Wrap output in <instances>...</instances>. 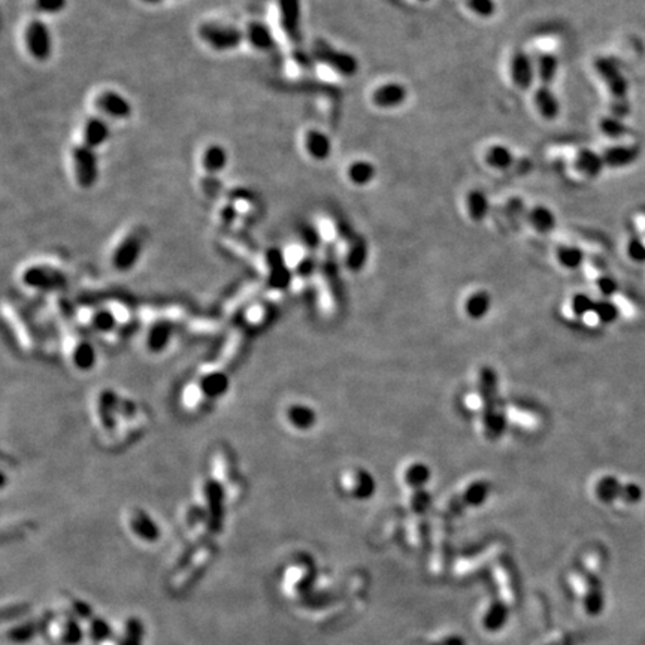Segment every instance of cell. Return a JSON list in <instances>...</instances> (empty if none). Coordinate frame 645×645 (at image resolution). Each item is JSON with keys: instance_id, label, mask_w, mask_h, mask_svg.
<instances>
[{"instance_id": "b9f144b4", "label": "cell", "mask_w": 645, "mask_h": 645, "mask_svg": "<svg viewBox=\"0 0 645 645\" xmlns=\"http://www.w3.org/2000/svg\"><path fill=\"white\" fill-rule=\"evenodd\" d=\"M467 8L479 20H490L496 15L498 5L494 0H464Z\"/></svg>"}, {"instance_id": "bcb514c9", "label": "cell", "mask_w": 645, "mask_h": 645, "mask_svg": "<svg viewBox=\"0 0 645 645\" xmlns=\"http://www.w3.org/2000/svg\"><path fill=\"white\" fill-rule=\"evenodd\" d=\"M620 499L624 503H638L642 499V489L635 483H626L622 487Z\"/></svg>"}, {"instance_id": "f546056e", "label": "cell", "mask_w": 645, "mask_h": 645, "mask_svg": "<svg viewBox=\"0 0 645 645\" xmlns=\"http://www.w3.org/2000/svg\"><path fill=\"white\" fill-rule=\"evenodd\" d=\"M430 469L423 462H410L405 464L400 471V481L407 487V490H418L425 489L426 484L430 481Z\"/></svg>"}, {"instance_id": "e575fe53", "label": "cell", "mask_w": 645, "mask_h": 645, "mask_svg": "<svg viewBox=\"0 0 645 645\" xmlns=\"http://www.w3.org/2000/svg\"><path fill=\"white\" fill-rule=\"evenodd\" d=\"M127 524L130 531L138 536H146V539H157V529H154V523L149 516L139 508H132L127 517Z\"/></svg>"}, {"instance_id": "ba28073f", "label": "cell", "mask_w": 645, "mask_h": 645, "mask_svg": "<svg viewBox=\"0 0 645 645\" xmlns=\"http://www.w3.org/2000/svg\"><path fill=\"white\" fill-rule=\"evenodd\" d=\"M263 277L266 287L275 292L287 289L294 281L287 257L279 248H269L263 256Z\"/></svg>"}, {"instance_id": "f907efd6", "label": "cell", "mask_w": 645, "mask_h": 645, "mask_svg": "<svg viewBox=\"0 0 645 645\" xmlns=\"http://www.w3.org/2000/svg\"><path fill=\"white\" fill-rule=\"evenodd\" d=\"M139 2H142L145 5H160L163 2H166V0H139Z\"/></svg>"}, {"instance_id": "277c9868", "label": "cell", "mask_w": 645, "mask_h": 645, "mask_svg": "<svg viewBox=\"0 0 645 645\" xmlns=\"http://www.w3.org/2000/svg\"><path fill=\"white\" fill-rule=\"evenodd\" d=\"M311 55L317 63H321L330 70H334L342 78H353L360 70V63L356 55L348 51L339 50L323 39L314 42Z\"/></svg>"}, {"instance_id": "484cf974", "label": "cell", "mask_w": 645, "mask_h": 645, "mask_svg": "<svg viewBox=\"0 0 645 645\" xmlns=\"http://www.w3.org/2000/svg\"><path fill=\"white\" fill-rule=\"evenodd\" d=\"M484 164L496 172H506L514 166L516 154L511 148L505 144H491L483 153Z\"/></svg>"}, {"instance_id": "5bb4252c", "label": "cell", "mask_w": 645, "mask_h": 645, "mask_svg": "<svg viewBox=\"0 0 645 645\" xmlns=\"http://www.w3.org/2000/svg\"><path fill=\"white\" fill-rule=\"evenodd\" d=\"M281 420L289 430L304 433L309 432L317 425V412L311 405L294 400L284 405L281 410Z\"/></svg>"}, {"instance_id": "44dd1931", "label": "cell", "mask_w": 645, "mask_h": 645, "mask_svg": "<svg viewBox=\"0 0 645 645\" xmlns=\"http://www.w3.org/2000/svg\"><path fill=\"white\" fill-rule=\"evenodd\" d=\"M595 70L607 84L611 95L617 99H623L627 93V81L617 65L609 58H596Z\"/></svg>"}, {"instance_id": "74e56055", "label": "cell", "mask_w": 645, "mask_h": 645, "mask_svg": "<svg viewBox=\"0 0 645 645\" xmlns=\"http://www.w3.org/2000/svg\"><path fill=\"white\" fill-rule=\"evenodd\" d=\"M274 316V306L269 305L263 301H256L247 305L244 311V317L248 326L262 329L265 324L272 320Z\"/></svg>"}, {"instance_id": "3957f363", "label": "cell", "mask_w": 645, "mask_h": 645, "mask_svg": "<svg viewBox=\"0 0 645 645\" xmlns=\"http://www.w3.org/2000/svg\"><path fill=\"white\" fill-rule=\"evenodd\" d=\"M69 281L65 269L50 263H33L26 266L20 274L23 289L33 293H50L65 289Z\"/></svg>"}, {"instance_id": "ee69618b", "label": "cell", "mask_w": 645, "mask_h": 645, "mask_svg": "<svg viewBox=\"0 0 645 645\" xmlns=\"http://www.w3.org/2000/svg\"><path fill=\"white\" fill-rule=\"evenodd\" d=\"M35 8L42 15H57L68 8V0H35Z\"/></svg>"}, {"instance_id": "d4e9b609", "label": "cell", "mask_w": 645, "mask_h": 645, "mask_svg": "<svg viewBox=\"0 0 645 645\" xmlns=\"http://www.w3.org/2000/svg\"><path fill=\"white\" fill-rule=\"evenodd\" d=\"M524 218H526L528 224L535 233L543 236L553 233L558 226V218L553 209L541 203L528 209L526 214H524Z\"/></svg>"}, {"instance_id": "8992f818", "label": "cell", "mask_w": 645, "mask_h": 645, "mask_svg": "<svg viewBox=\"0 0 645 645\" xmlns=\"http://www.w3.org/2000/svg\"><path fill=\"white\" fill-rule=\"evenodd\" d=\"M23 43L26 53L35 62H48L54 51V39L51 28L42 18L28 20L23 28Z\"/></svg>"}, {"instance_id": "e0dca14e", "label": "cell", "mask_w": 645, "mask_h": 645, "mask_svg": "<svg viewBox=\"0 0 645 645\" xmlns=\"http://www.w3.org/2000/svg\"><path fill=\"white\" fill-rule=\"evenodd\" d=\"M506 420V411L498 402L493 403L483 414L478 415L476 429L479 435L487 441H496L503 433Z\"/></svg>"}, {"instance_id": "5b68a950", "label": "cell", "mask_w": 645, "mask_h": 645, "mask_svg": "<svg viewBox=\"0 0 645 645\" xmlns=\"http://www.w3.org/2000/svg\"><path fill=\"white\" fill-rule=\"evenodd\" d=\"M145 248V235L142 229H133L126 233L111 251L110 263L115 272L126 274L138 265Z\"/></svg>"}, {"instance_id": "60d3db41", "label": "cell", "mask_w": 645, "mask_h": 645, "mask_svg": "<svg viewBox=\"0 0 645 645\" xmlns=\"http://www.w3.org/2000/svg\"><path fill=\"white\" fill-rule=\"evenodd\" d=\"M619 316H620V309L616 304L611 301H597V302H595L593 309L584 319L592 317L597 323L609 324V323L616 321L619 319Z\"/></svg>"}, {"instance_id": "ab89813d", "label": "cell", "mask_w": 645, "mask_h": 645, "mask_svg": "<svg viewBox=\"0 0 645 645\" xmlns=\"http://www.w3.org/2000/svg\"><path fill=\"white\" fill-rule=\"evenodd\" d=\"M490 493V484L486 479H474L462 489V503L476 506L481 505Z\"/></svg>"}, {"instance_id": "836d02e7", "label": "cell", "mask_w": 645, "mask_h": 645, "mask_svg": "<svg viewBox=\"0 0 645 645\" xmlns=\"http://www.w3.org/2000/svg\"><path fill=\"white\" fill-rule=\"evenodd\" d=\"M593 306L595 302L592 301L590 296L584 293H575L565 302L560 314L567 320H580L586 317L593 309Z\"/></svg>"}, {"instance_id": "f1b7e54d", "label": "cell", "mask_w": 645, "mask_h": 645, "mask_svg": "<svg viewBox=\"0 0 645 645\" xmlns=\"http://www.w3.org/2000/svg\"><path fill=\"white\" fill-rule=\"evenodd\" d=\"M490 209V199L483 190L472 188L464 196V213L472 223H483L489 217Z\"/></svg>"}, {"instance_id": "cb8c5ba5", "label": "cell", "mask_w": 645, "mask_h": 645, "mask_svg": "<svg viewBox=\"0 0 645 645\" xmlns=\"http://www.w3.org/2000/svg\"><path fill=\"white\" fill-rule=\"evenodd\" d=\"M571 166L574 172H577L581 176L586 178H596L602 174L605 169V163L602 159V154L595 153L593 149L589 148H582L578 149V151L572 157Z\"/></svg>"}, {"instance_id": "4dcf8cb0", "label": "cell", "mask_w": 645, "mask_h": 645, "mask_svg": "<svg viewBox=\"0 0 645 645\" xmlns=\"http://www.w3.org/2000/svg\"><path fill=\"white\" fill-rule=\"evenodd\" d=\"M377 172V166L368 159H356L345 169L347 179L354 187H368L373 183Z\"/></svg>"}, {"instance_id": "7a4b0ae2", "label": "cell", "mask_w": 645, "mask_h": 645, "mask_svg": "<svg viewBox=\"0 0 645 645\" xmlns=\"http://www.w3.org/2000/svg\"><path fill=\"white\" fill-rule=\"evenodd\" d=\"M199 41L215 53H229L238 50L245 42L244 28L230 23L206 20L196 27Z\"/></svg>"}, {"instance_id": "ac0fdd59", "label": "cell", "mask_w": 645, "mask_h": 645, "mask_svg": "<svg viewBox=\"0 0 645 645\" xmlns=\"http://www.w3.org/2000/svg\"><path fill=\"white\" fill-rule=\"evenodd\" d=\"M111 139V126L108 119L102 115H90L81 127V142L90 148L97 149Z\"/></svg>"}, {"instance_id": "c3c4849f", "label": "cell", "mask_w": 645, "mask_h": 645, "mask_svg": "<svg viewBox=\"0 0 645 645\" xmlns=\"http://www.w3.org/2000/svg\"><path fill=\"white\" fill-rule=\"evenodd\" d=\"M410 505L420 509L423 505L427 503L429 501V493L426 491V489H418V490H410Z\"/></svg>"}, {"instance_id": "4fadbf2b", "label": "cell", "mask_w": 645, "mask_h": 645, "mask_svg": "<svg viewBox=\"0 0 645 645\" xmlns=\"http://www.w3.org/2000/svg\"><path fill=\"white\" fill-rule=\"evenodd\" d=\"M95 110L99 115L111 119H127L133 115V105L123 95L112 88H105L93 99Z\"/></svg>"}, {"instance_id": "ffe728a7", "label": "cell", "mask_w": 645, "mask_h": 645, "mask_svg": "<svg viewBox=\"0 0 645 645\" xmlns=\"http://www.w3.org/2000/svg\"><path fill=\"white\" fill-rule=\"evenodd\" d=\"M304 149L311 160L323 163L332 156L334 144L326 132L312 127L304 134Z\"/></svg>"}, {"instance_id": "d6a6232c", "label": "cell", "mask_w": 645, "mask_h": 645, "mask_svg": "<svg viewBox=\"0 0 645 645\" xmlns=\"http://www.w3.org/2000/svg\"><path fill=\"white\" fill-rule=\"evenodd\" d=\"M535 65H536L538 84L551 87L559 75L560 63H559L558 55H554L553 53L539 54L538 58L535 60Z\"/></svg>"}, {"instance_id": "30bf717a", "label": "cell", "mask_w": 645, "mask_h": 645, "mask_svg": "<svg viewBox=\"0 0 645 645\" xmlns=\"http://www.w3.org/2000/svg\"><path fill=\"white\" fill-rule=\"evenodd\" d=\"M63 353L69 366L77 372H88L97 363V353L81 334L68 335L63 343Z\"/></svg>"}, {"instance_id": "d6986e66", "label": "cell", "mask_w": 645, "mask_h": 645, "mask_svg": "<svg viewBox=\"0 0 645 645\" xmlns=\"http://www.w3.org/2000/svg\"><path fill=\"white\" fill-rule=\"evenodd\" d=\"M532 103L538 115L545 122H554L562 112L560 100L550 85L538 84L532 92Z\"/></svg>"}, {"instance_id": "681fc988", "label": "cell", "mask_w": 645, "mask_h": 645, "mask_svg": "<svg viewBox=\"0 0 645 645\" xmlns=\"http://www.w3.org/2000/svg\"><path fill=\"white\" fill-rule=\"evenodd\" d=\"M236 209L233 205H228V206H224L223 208V211H221V218L226 221V223H232L235 218H236Z\"/></svg>"}, {"instance_id": "9a60e30c", "label": "cell", "mask_w": 645, "mask_h": 645, "mask_svg": "<svg viewBox=\"0 0 645 645\" xmlns=\"http://www.w3.org/2000/svg\"><path fill=\"white\" fill-rule=\"evenodd\" d=\"M369 100L373 108L381 111H393L407 103L408 88L399 81H385L372 90Z\"/></svg>"}, {"instance_id": "4316f807", "label": "cell", "mask_w": 645, "mask_h": 645, "mask_svg": "<svg viewBox=\"0 0 645 645\" xmlns=\"http://www.w3.org/2000/svg\"><path fill=\"white\" fill-rule=\"evenodd\" d=\"M229 164V151L220 144L205 146L201 156V168L205 175L218 176Z\"/></svg>"}, {"instance_id": "816d5d0a", "label": "cell", "mask_w": 645, "mask_h": 645, "mask_svg": "<svg viewBox=\"0 0 645 645\" xmlns=\"http://www.w3.org/2000/svg\"><path fill=\"white\" fill-rule=\"evenodd\" d=\"M417 2H422V4H426V2H430V0H417Z\"/></svg>"}, {"instance_id": "d590c367", "label": "cell", "mask_w": 645, "mask_h": 645, "mask_svg": "<svg viewBox=\"0 0 645 645\" xmlns=\"http://www.w3.org/2000/svg\"><path fill=\"white\" fill-rule=\"evenodd\" d=\"M506 420L514 426L524 430H535L541 425V417L529 408H523L520 405H511L506 408Z\"/></svg>"}, {"instance_id": "52a82bcc", "label": "cell", "mask_w": 645, "mask_h": 645, "mask_svg": "<svg viewBox=\"0 0 645 645\" xmlns=\"http://www.w3.org/2000/svg\"><path fill=\"white\" fill-rule=\"evenodd\" d=\"M72 174L77 186L82 190L93 188L100 176L97 151L80 142L70 149Z\"/></svg>"}, {"instance_id": "7dc6e473", "label": "cell", "mask_w": 645, "mask_h": 645, "mask_svg": "<svg viewBox=\"0 0 645 645\" xmlns=\"http://www.w3.org/2000/svg\"><path fill=\"white\" fill-rule=\"evenodd\" d=\"M596 286H597V290L601 292V294L604 297H609V296H612L614 293L617 292V282H616V279L611 278L609 275L597 277Z\"/></svg>"}, {"instance_id": "f6af8a7d", "label": "cell", "mask_w": 645, "mask_h": 645, "mask_svg": "<svg viewBox=\"0 0 645 645\" xmlns=\"http://www.w3.org/2000/svg\"><path fill=\"white\" fill-rule=\"evenodd\" d=\"M626 252L631 260L645 263V242L639 238H632L626 245Z\"/></svg>"}, {"instance_id": "8d00e7d4", "label": "cell", "mask_w": 645, "mask_h": 645, "mask_svg": "<svg viewBox=\"0 0 645 645\" xmlns=\"http://www.w3.org/2000/svg\"><path fill=\"white\" fill-rule=\"evenodd\" d=\"M623 484L619 481L617 476L605 475L599 478L595 484V494L596 498L604 503H612L620 499Z\"/></svg>"}, {"instance_id": "8fae6325", "label": "cell", "mask_w": 645, "mask_h": 645, "mask_svg": "<svg viewBox=\"0 0 645 645\" xmlns=\"http://www.w3.org/2000/svg\"><path fill=\"white\" fill-rule=\"evenodd\" d=\"M508 73L513 85L520 92H529L538 82L536 65L532 55L524 50H516L509 58Z\"/></svg>"}, {"instance_id": "f35d334b", "label": "cell", "mask_w": 645, "mask_h": 645, "mask_svg": "<svg viewBox=\"0 0 645 645\" xmlns=\"http://www.w3.org/2000/svg\"><path fill=\"white\" fill-rule=\"evenodd\" d=\"M554 259L558 265L567 271H574L578 269L584 260H586V254L577 245H559L554 251Z\"/></svg>"}, {"instance_id": "9c48e42d", "label": "cell", "mask_w": 645, "mask_h": 645, "mask_svg": "<svg viewBox=\"0 0 645 645\" xmlns=\"http://www.w3.org/2000/svg\"><path fill=\"white\" fill-rule=\"evenodd\" d=\"M277 8L282 33L293 47H302V0H277Z\"/></svg>"}, {"instance_id": "83f0119b", "label": "cell", "mask_w": 645, "mask_h": 645, "mask_svg": "<svg viewBox=\"0 0 645 645\" xmlns=\"http://www.w3.org/2000/svg\"><path fill=\"white\" fill-rule=\"evenodd\" d=\"M491 306V299L486 290L475 289L462 299V311L471 320H481L487 316Z\"/></svg>"}, {"instance_id": "7c38bea8", "label": "cell", "mask_w": 645, "mask_h": 645, "mask_svg": "<svg viewBox=\"0 0 645 645\" xmlns=\"http://www.w3.org/2000/svg\"><path fill=\"white\" fill-rule=\"evenodd\" d=\"M174 338L172 320L157 316L146 323L142 335V347L149 354H160L169 348Z\"/></svg>"}, {"instance_id": "6da1fadb", "label": "cell", "mask_w": 645, "mask_h": 645, "mask_svg": "<svg viewBox=\"0 0 645 645\" xmlns=\"http://www.w3.org/2000/svg\"><path fill=\"white\" fill-rule=\"evenodd\" d=\"M229 373L221 368H205L183 388L181 403L188 412H202L229 392Z\"/></svg>"}, {"instance_id": "1f68e13d", "label": "cell", "mask_w": 645, "mask_h": 645, "mask_svg": "<svg viewBox=\"0 0 645 645\" xmlns=\"http://www.w3.org/2000/svg\"><path fill=\"white\" fill-rule=\"evenodd\" d=\"M605 168L619 169L632 164L638 159V149L635 146L627 145H614L607 148L602 153Z\"/></svg>"}, {"instance_id": "7402d4cb", "label": "cell", "mask_w": 645, "mask_h": 645, "mask_svg": "<svg viewBox=\"0 0 645 645\" xmlns=\"http://www.w3.org/2000/svg\"><path fill=\"white\" fill-rule=\"evenodd\" d=\"M345 250L342 252V265L350 272H358L362 271L368 262V244L365 241L363 236L360 235H353L348 239H345Z\"/></svg>"}, {"instance_id": "7bdbcfd3", "label": "cell", "mask_w": 645, "mask_h": 645, "mask_svg": "<svg viewBox=\"0 0 645 645\" xmlns=\"http://www.w3.org/2000/svg\"><path fill=\"white\" fill-rule=\"evenodd\" d=\"M599 129L609 139H620L624 137L626 127L616 117H604L601 122H599Z\"/></svg>"}, {"instance_id": "2e32d148", "label": "cell", "mask_w": 645, "mask_h": 645, "mask_svg": "<svg viewBox=\"0 0 645 645\" xmlns=\"http://www.w3.org/2000/svg\"><path fill=\"white\" fill-rule=\"evenodd\" d=\"M341 487L354 499H368L375 491V481L365 469L350 468L341 476Z\"/></svg>"}, {"instance_id": "603a6c76", "label": "cell", "mask_w": 645, "mask_h": 645, "mask_svg": "<svg viewBox=\"0 0 645 645\" xmlns=\"http://www.w3.org/2000/svg\"><path fill=\"white\" fill-rule=\"evenodd\" d=\"M245 42L250 45L252 50L259 53H271L277 50V41L274 36L272 28L269 27L265 21L252 20L250 21L245 28Z\"/></svg>"}]
</instances>
